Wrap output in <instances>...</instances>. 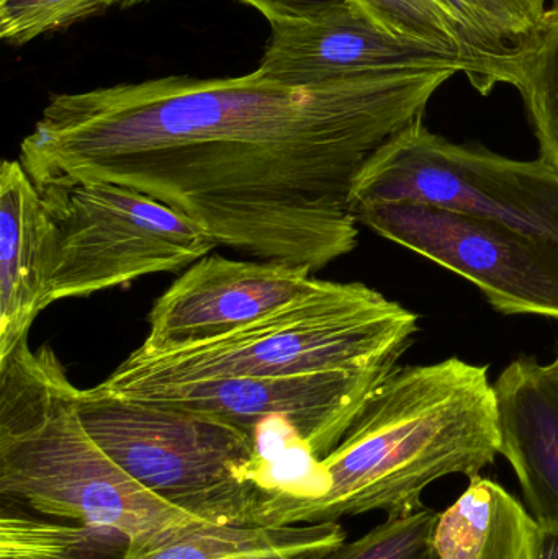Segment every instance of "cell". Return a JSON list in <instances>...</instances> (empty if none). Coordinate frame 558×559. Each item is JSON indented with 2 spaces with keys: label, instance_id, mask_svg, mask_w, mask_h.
<instances>
[{
  "label": "cell",
  "instance_id": "cell-18",
  "mask_svg": "<svg viewBox=\"0 0 558 559\" xmlns=\"http://www.w3.org/2000/svg\"><path fill=\"white\" fill-rule=\"evenodd\" d=\"M511 85L523 95L541 157L558 167V0L533 41L518 56Z\"/></svg>",
  "mask_w": 558,
  "mask_h": 559
},
{
  "label": "cell",
  "instance_id": "cell-7",
  "mask_svg": "<svg viewBox=\"0 0 558 559\" xmlns=\"http://www.w3.org/2000/svg\"><path fill=\"white\" fill-rule=\"evenodd\" d=\"M412 202L517 226L558 242V167L472 150L423 120L387 141L360 170L351 209Z\"/></svg>",
  "mask_w": 558,
  "mask_h": 559
},
{
  "label": "cell",
  "instance_id": "cell-9",
  "mask_svg": "<svg viewBox=\"0 0 558 559\" xmlns=\"http://www.w3.org/2000/svg\"><path fill=\"white\" fill-rule=\"evenodd\" d=\"M396 367L278 378H219L157 388L131 400L174 404L219 417L254 436L269 420L288 424L314 455H330L376 388Z\"/></svg>",
  "mask_w": 558,
  "mask_h": 559
},
{
  "label": "cell",
  "instance_id": "cell-8",
  "mask_svg": "<svg viewBox=\"0 0 558 559\" xmlns=\"http://www.w3.org/2000/svg\"><path fill=\"white\" fill-rule=\"evenodd\" d=\"M357 222L474 283L497 311L558 321V242L422 203H372Z\"/></svg>",
  "mask_w": 558,
  "mask_h": 559
},
{
  "label": "cell",
  "instance_id": "cell-23",
  "mask_svg": "<svg viewBox=\"0 0 558 559\" xmlns=\"http://www.w3.org/2000/svg\"><path fill=\"white\" fill-rule=\"evenodd\" d=\"M531 559H558V527L539 525Z\"/></svg>",
  "mask_w": 558,
  "mask_h": 559
},
{
  "label": "cell",
  "instance_id": "cell-14",
  "mask_svg": "<svg viewBox=\"0 0 558 559\" xmlns=\"http://www.w3.org/2000/svg\"><path fill=\"white\" fill-rule=\"evenodd\" d=\"M454 504L438 515V559H531L539 524L503 486L472 476Z\"/></svg>",
  "mask_w": 558,
  "mask_h": 559
},
{
  "label": "cell",
  "instance_id": "cell-11",
  "mask_svg": "<svg viewBox=\"0 0 558 559\" xmlns=\"http://www.w3.org/2000/svg\"><path fill=\"white\" fill-rule=\"evenodd\" d=\"M317 283L298 265L205 255L156 299L136 350L167 354L215 341L290 305Z\"/></svg>",
  "mask_w": 558,
  "mask_h": 559
},
{
  "label": "cell",
  "instance_id": "cell-5",
  "mask_svg": "<svg viewBox=\"0 0 558 559\" xmlns=\"http://www.w3.org/2000/svg\"><path fill=\"white\" fill-rule=\"evenodd\" d=\"M78 414L95 443L131 478L210 524L268 527L254 436L174 404L79 390Z\"/></svg>",
  "mask_w": 558,
  "mask_h": 559
},
{
  "label": "cell",
  "instance_id": "cell-22",
  "mask_svg": "<svg viewBox=\"0 0 558 559\" xmlns=\"http://www.w3.org/2000/svg\"><path fill=\"white\" fill-rule=\"evenodd\" d=\"M258 9L268 16L269 22H285V20H314L351 0H241Z\"/></svg>",
  "mask_w": 558,
  "mask_h": 559
},
{
  "label": "cell",
  "instance_id": "cell-1",
  "mask_svg": "<svg viewBox=\"0 0 558 559\" xmlns=\"http://www.w3.org/2000/svg\"><path fill=\"white\" fill-rule=\"evenodd\" d=\"M454 69L290 87L241 78H163L49 100L22 141L36 187L118 183L186 215L216 246L323 271L356 249L354 183L423 120Z\"/></svg>",
  "mask_w": 558,
  "mask_h": 559
},
{
  "label": "cell",
  "instance_id": "cell-21",
  "mask_svg": "<svg viewBox=\"0 0 558 559\" xmlns=\"http://www.w3.org/2000/svg\"><path fill=\"white\" fill-rule=\"evenodd\" d=\"M100 12L102 0H0V38L10 45H25L43 33Z\"/></svg>",
  "mask_w": 558,
  "mask_h": 559
},
{
  "label": "cell",
  "instance_id": "cell-13",
  "mask_svg": "<svg viewBox=\"0 0 558 559\" xmlns=\"http://www.w3.org/2000/svg\"><path fill=\"white\" fill-rule=\"evenodd\" d=\"M49 223L41 193L20 160L0 169V361L23 341L46 305Z\"/></svg>",
  "mask_w": 558,
  "mask_h": 559
},
{
  "label": "cell",
  "instance_id": "cell-19",
  "mask_svg": "<svg viewBox=\"0 0 558 559\" xmlns=\"http://www.w3.org/2000/svg\"><path fill=\"white\" fill-rule=\"evenodd\" d=\"M438 515L429 508L393 515L357 540L311 559H438L432 547Z\"/></svg>",
  "mask_w": 558,
  "mask_h": 559
},
{
  "label": "cell",
  "instance_id": "cell-20",
  "mask_svg": "<svg viewBox=\"0 0 558 559\" xmlns=\"http://www.w3.org/2000/svg\"><path fill=\"white\" fill-rule=\"evenodd\" d=\"M354 2L393 35L431 43L471 58L465 51L464 41L451 16L436 0H354ZM482 85H484V71H482ZM482 85L478 88L480 92Z\"/></svg>",
  "mask_w": 558,
  "mask_h": 559
},
{
  "label": "cell",
  "instance_id": "cell-6",
  "mask_svg": "<svg viewBox=\"0 0 558 559\" xmlns=\"http://www.w3.org/2000/svg\"><path fill=\"white\" fill-rule=\"evenodd\" d=\"M49 223L46 305L186 271L216 242L186 215L118 183L38 187Z\"/></svg>",
  "mask_w": 558,
  "mask_h": 559
},
{
  "label": "cell",
  "instance_id": "cell-15",
  "mask_svg": "<svg viewBox=\"0 0 558 559\" xmlns=\"http://www.w3.org/2000/svg\"><path fill=\"white\" fill-rule=\"evenodd\" d=\"M346 542L337 522L228 527L203 524L163 547L123 559H311Z\"/></svg>",
  "mask_w": 558,
  "mask_h": 559
},
{
  "label": "cell",
  "instance_id": "cell-17",
  "mask_svg": "<svg viewBox=\"0 0 558 559\" xmlns=\"http://www.w3.org/2000/svg\"><path fill=\"white\" fill-rule=\"evenodd\" d=\"M130 540L108 528L0 515V559H123Z\"/></svg>",
  "mask_w": 558,
  "mask_h": 559
},
{
  "label": "cell",
  "instance_id": "cell-16",
  "mask_svg": "<svg viewBox=\"0 0 558 559\" xmlns=\"http://www.w3.org/2000/svg\"><path fill=\"white\" fill-rule=\"evenodd\" d=\"M484 71L482 94L511 84L514 61L546 19V0H436Z\"/></svg>",
  "mask_w": 558,
  "mask_h": 559
},
{
  "label": "cell",
  "instance_id": "cell-12",
  "mask_svg": "<svg viewBox=\"0 0 558 559\" xmlns=\"http://www.w3.org/2000/svg\"><path fill=\"white\" fill-rule=\"evenodd\" d=\"M495 391L500 455L537 524L558 527V377L547 365L518 358L501 371Z\"/></svg>",
  "mask_w": 558,
  "mask_h": 559
},
{
  "label": "cell",
  "instance_id": "cell-10",
  "mask_svg": "<svg viewBox=\"0 0 558 559\" xmlns=\"http://www.w3.org/2000/svg\"><path fill=\"white\" fill-rule=\"evenodd\" d=\"M271 39L258 71L290 87L400 71L454 69L475 88L482 69L474 59L380 26L354 0L314 20L272 22Z\"/></svg>",
  "mask_w": 558,
  "mask_h": 559
},
{
  "label": "cell",
  "instance_id": "cell-3",
  "mask_svg": "<svg viewBox=\"0 0 558 559\" xmlns=\"http://www.w3.org/2000/svg\"><path fill=\"white\" fill-rule=\"evenodd\" d=\"M79 388L52 348L23 341L0 361V495L41 514L74 519L147 554L210 524L131 478L82 426Z\"/></svg>",
  "mask_w": 558,
  "mask_h": 559
},
{
  "label": "cell",
  "instance_id": "cell-4",
  "mask_svg": "<svg viewBox=\"0 0 558 559\" xmlns=\"http://www.w3.org/2000/svg\"><path fill=\"white\" fill-rule=\"evenodd\" d=\"M418 314L364 283L318 280L307 295L231 334L167 354L134 350L97 390L136 397L219 378H278L396 367Z\"/></svg>",
  "mask_w": 558,
  "mask_h": 559
},
{
  "label": "cell",
  "instance_id": "cell-25",
  "mask_svg": "<svg viewBox=\"0 0 558 559\" xmlns=\"http://www.w3.org/2000/svg\"><path fill=\"white\" fill-rule=\"evenodd\" d=\"M549 367V370L553 371L554 374H557L558 377V355L556 357V360L553 361V364L547 365Z\"/></svg>",
  "mask_w": 558,
  "mask_h": 559
},
{
  "label": "cell",
  "instance_id": "cell-24",
  "mask_svg": "<svg viewBox=\"0 0 558 559\" xmlns=\"http://www.w3.org/2000/svg\"><path fill=\"white\" fill-rule=\"evenodd\" d=\"M150 2V0H102V9L108 10L110 7H120V9H127V7L138 5V3Z\"/></svg>",
  "mask_w": 558,
  "mask_h": 559
},
{
  "label": "cell",
  "instance_id": "cell-2",
  "mask_svg": "<svg viewBox=\"0 0 558 559\" xmlns=\"http://www.w3.org/2000/svg\"><path fill=\"white\" fill-rule=\"evenodd\" d=\"M500 449L488 367L452 357L393 368L340 445L321 460L330 491L317 501L281 506L272 525L337 522L367 512L412 514L426 508L422 496L429 485L480 475Z\"/></svg>",
  "mask_w": 558,
  "mask_h": 559
}]
</instances>
